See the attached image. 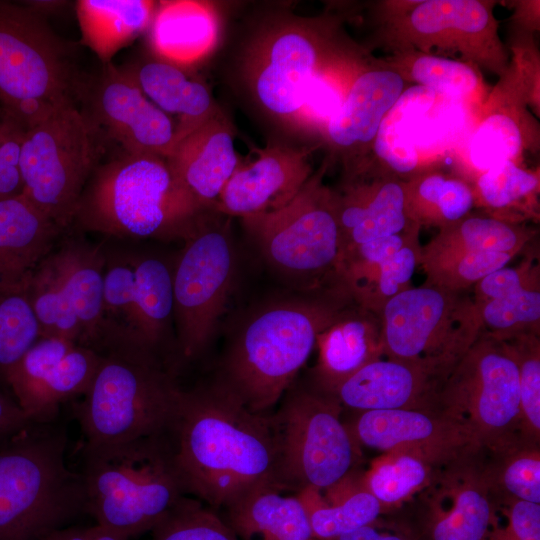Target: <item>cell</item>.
<instances>
[{
	"mask_svg": "<svg viewBox=\"0 0 540 540\" xmlns=\"http://www.w3.org/2000/svg\"><path fill=\"white\" fill-rule=\"evenodd\" d=\"M57 240L34 270L25 295L40 335L96 350L102 323L106 247L76 228Z\"/></svg>",
	"mask_w": 540,
	"mask_h": 540,
	"instance_id": "10",
	"label": "cell"
},
{
	"mask_svg": "<svg viewBox=\"0 0 540 540\" xmlns=\"http://www.w3.org/2000/svg\"><path fill=\"white\" fill-rule=\"evenodd\" d=\"M405 83L378 59L368 64L359 60L340 108L321 134L333 156L343 161L345 174L371 161L378 129L404 92Z\"/></svg>",
	"mask_w": 540,
	"mask_h": 540,
	"instance_id": "22",
	"label": "cell"
},
{
	"mask_svg": "<svg viewBox=\"0 0 540 540\" xmlns=\"http://www.w3.org/2000/svg\"><path fill=\"white\" fill-rule=\"evenodd\" d=\"M335 540H415L411 531L407 529L388 528L378 523L360 527L350 533L342 535Z\"/></svg>",
	"mask_w": 540,
	"mask_h": 540,
	"instance_id": "54",
	"label": "cell"
},
{
	"mask_svg": "<svg viewBox=\"0 0 540 540\" xmlns=\"http://www.w3.org/2000/svg\"><path fill=\"white\" fill-rule=\"evenodd\" d=\"M42 540H129L128 538L101 525L90 527L58 528Z\"/></svg>",
	"mask_w": 540,
	"mask_h": 540,
	"instance_id": "53",
	"label": "cell"
},
{
	"mask_svg": "<svg viewBox=\"0 0 540 540\" xmlns=\"http://www.w3.org/2000/svg\"><path fill=\"white\" fill-rule=\"evenodd\" d=\"M185 241L172 267L173 321L182 359H196L209 344L225 310L235 256L227 229L206 218Z\"/></svg>",
	"mask_w": 540,
	"mask_h": 540,
	"instance_id": "17",
	"label": "cell"
},
{
	"mask_svg": "<svg viewBox=\"0 0 540 540\" xmlns=\"http://www.w3.org/2000/svg\"><path fill=\"white\" fill-rule=\"evenodd\" d=\"M312 150L283 144L257 150L256 159L235 170L212 211L245 218L281 209L313 174Z\"/></svg>",
	"mask_w": 540,
	"mask_h": 540,
	"instance_id": "25",
	"label": "cell"
},
{
	"mask_svg": "<svg viewBox=\"0 0 540 540\" xmlns=\"http://www.w3.org/2000/svg\"><path fill=\"white\" fill-rule=\"evenodd\" d=\"M273 416L278 480L284 490L324 492L354 471L360 445L340 418L337 399L316 387L288 388Z\"/></svg>",
	"mask_w": 540,
	"mask_h": 540,
	"instance_id": "9",
	"label": "cell"
},
{
	"mask_svg": "<svg viewBox=\"0 0 540 540\" xmlns=\"http://www.w3.org/2000/svg\"><path fill=\"white\" fill-rule=\"evenodd\" d=\"M333 194L341 251L401 233L412 223L405 211L404 180L373 161L346 174Z\"/></svg>",
	"mask_w": 540,
	"mask_h": 540,
	"instance_id": "26",
	"label": "cell"
},
{
	"mask_svg": "<svg viewBox=\"0 0 540 540\" xmlns=\"http://www.w3.org/2000/svg\"><path fill=\"white\" fill-rule=\"evenodd\" d=\"M405 183L408 220L421 226L442 228L470 213L475 198L470 185L440 172L419 171Z\"/></svg>",
	"mask_w": 540,
	"mask_h": 540,
	"instance_id": "38",
	"label": "cell"
},
{
	"mask_svg": "<svg viewBox=\"0 0 540 540\" xmlns=\"http://www.w3.org/2000/svg\"><path fill=\"white\" fill-rule=\"evenodd\" d=\"M220 15L205 1H160L147 30L154 57L187 67L205 59L218 43Z\"/></svg>",
	"mask_w": 540,
	"mask_h": 540,
	"instance_id": "32",
	"label": "cell"
},
{
	"mask_svg": "<svg viewBox=\"0 0 540 540\" xmlns=\"http://www.w3.org/2000/svg\"><path fill=\"white\" fill-rule=\"evenodd\" d=\"M485 540H540V504L498 500Z\"/></svg>",
	"mask_w": 540,
	"mask_h": 540,
	"instance_id": "49",
	"label": "cell"
},
{
	"mask_svg": "<svg viewBox=\"0 0 540 540\" xmlns=\"http://www.w3.org/2000/svg\"><path fill=\"white\" fill-rule=\"evenodd\" d=\"M157 3L146 0H80L76 14L81 42L102 64L149 29Z\"/></svg>",
	"mask_w": 540,
	"mask_h": 540,
	"instance_id": "35",
	"label": "cell"
},
{
	"mask_svg": "<svg viewBox=\"0 0 540 540\" xmlns=\"http://www.w3.org/2000/svg\"><path fill=\"white\" fill-rule=\"evenodd\" d=\"M82 449L84 512L128 539L152 530L187 496L167 433Z\"/></svg>",
	"mask_w": 540,
	"mask_h": 540,
	"instance_id": "4",
	"label": "cell"
},
{
	"mask_svg": "<svg viewBox=\"0 0 540 540\" xmlns=\"http://www.w3.org/2000/svg\"><path fill=\"white\" fill-rule=\"evenodd\" d=\"M518 368L522 438L540 442V341L537 333H520L502 339Z\"/></svg>",
	"mask_w": 540,
	"mask_h": 540,
	"instance_id": "45",
	"label": "cell"
},
{
	"mask_svg": "<svg viewBox=\"0 0 540 540\" xmlns=\"http://www.w3.org/2000/svg\"><path fill=\"white\" fill-rule=\"evenodd\" d=\"M440 410L463 422L482 449L522 437L518 368L504 340L481 331L448 376Z\"/></svg>",
	"mask_w": 540,
	"mask_h": 540,
	"instance_id": "16",
	"label": "cell"
},
{
	"mask_svg": "<svg viewBox=\"0 0 540 540\" xmlns=\"http://www.w3.org/2000/svg\"><path fill=\"white\" fill-rule=\"evenodd\" d=\"M26 127L0 106V200L23 193L20 152Z\"/></svg>",
	"mask_w": 540,
	"mask_h": 540,
	"instance_id": "50",
	"label": "cell"
},
{
	"mask_svg": "<svg viewBox=\"0 0 540 540\" xmlns=\"http://www.w3.org/2000/svg\"><path fill=\"white\" fill-rule=\"evenodd\" d=\"M104 143L76 104L52 111L25 131L20 152L22 194L67 230L99 165Z\"/></svg>",
	"mask_w": 540,
	"mask_h": 540,
	"instance_id": "8",
	"label": "cell"
},
{
	"mask_svg": "<svg viewBox=\"0 0 540 540\" xmlns=\"http://www.w3.org/2000/svg\"><path fill=\"white\" fill-rule=\"evenodd\" d=\"M74 49L28 5L0 0V106L26 129L60 107L78 106L84 72Z\"/></svg>",
	"mask_w": 540,
	"mask_h": 540,
	"instance_id": "7",
	"label": "cell"
},
{
	"mask_svg": "<svg viewBox=\"0 0 540 540\" xmlns=\"http://www.w3.org/2000/svg\"><path fill=\"white\" fill-rule=\"evenodd\" d=\"M64 231L23 194L0 200V292L25 293Z\"/></svg>",
	"mask_w": 540,
	"mask_h": 540,
	"instance_id": "29",
	"label": "cell"
},
{
	"mask_svg": "<svg viewBox=\"0 0 540 540\" xmlns=\"http://www.w3.org/2000/svg\"><path fill=\"white\" fill-rule=\"evenodd\" d=\"M40 328L25 293L0 292V377L40 337Z\"/></svg>",
	"mask_w": 540,
	"mask_h": 540,
	"instance_id": "47",
	"label": "cell"
},
{
	"mask_svg": "<svg viewBox=\"0 0 540 540\" xmlns=\"http://www.w3.org/2000/svg\"><path fill=\"white\" fill-rule=\"evenodd\" d=\"M354 471L324 492L305 488L295 493L316 540H335L373 523L382 513L384 507L363 487L361 475Z\"/></svg>",
	"mask_w": 540,
	"mask_h": 540,
	"instance_id": "34",
	"label": "cell"
},
{
	"mask_svg": "<svg viewBox=\"0 0 540 540\" xmlns=\"http://www.w3.org/2000/svg\"><path fill=\"white\" fill-rule=\"evenodd\" d=\"M78 104L104 142L118 143L125 153L166 158L176 144L172 119L112 62L93 74L84 73Z\"/></svg>",
	"mask_w": 540,
	"mask_h": 540,
	"instance_id": "18",
	"label": "cell"
},
{
	"mask_svg": "<svg viewBox=\"0 0 540 540\" xmlns=\"http://www.w3.org/2000/svg\"><path fill=\"white\" fill-rule=\"evenodd\" d=\"M479 455L438 469L414 497L415 540H485L497 498L485 481Z\"/></svg>",
	"mask_w": 540,
	"mask_h": 540,
	"instance_id": "20",
	"label": "cell"
},
{
	"mask_svg": "<svg viewBox=\"0 0 540 540\" xmlns=\"http://www.w3.org/2000/svg\"><path fill=\"white\" fill-rule=\"evenodd\" d=\"M325 19L284 17L251 42L243 71L254 100L273 119L292 128L306 88L322 63L342 46Z\"/></svg>",
	"mask_w": 540,
	"mask_h": 540,
	"instance_id": "14",
	"label": "cell"
},
{
	"mask_svg": "<svg viewBox=\"0 0 540 540\" xmlns=\"http://www.w3.org/2000/svg\"><path fill=\"white\" fill-rule=\"evenodd\" d=\"M360 59L353 50L341 47L322 63L306 88L292 125L295 131L322 134L340 108Z\"/></svg>",
	"mask_w": 540,
	"mask_h": 540,
	"instance_id": "41",
	"label": "cell"
},
{
	"mask_svg": "<svg viewBox=\"0 0 540 540\" xmlns=\"http://www.w3.org/2000/svg\"><path fill=\"white\" fill-rule=\"evenodd\" d=\"M167 434L187 495L214 510L256 487L282 488L273 416L251 412L217 381L181 389Z\"/></svg>",
	"mask_w": 540,
	"mask_h": 540,
	"instance_id": "1",
	"label": "cell"
},
{
	"mask_svg": "<svg viewBox=\"0 0 540 540\" xmlns=\"http://www.w3.org/2000/svg\"><path fill=\"white\" fill-rule=\"evenodd\" d=\"M437 470L416 456L387 452L371 462L361 475V481L363 487L386 508L413 498Z\"/></svg>",
	"mask_w": 540,
	"mask_h": 540,
	"instance_id": "42",
	"label": "cell"
},
{
	"mask_svg": "<svg viewBox=\"0 0 540 540\" xmlns=\"http://www.w3.org/2000/svg\"><path fill=\"white\" fill-rule=\"evenodd\" d=\"M31 423L15 399L0 391V446Z\"/></svg>",
	"mask_w": 540,
	"mask_h": 540,
	"instance_id": "52",
	"label": "cell"
},
{
	"mask_svg": "<svg viewBox=\"0 0 540 540\" xmlns=\"http://www.w3.org/2000/svg\"><path fill=\"white\" fill-rule=\"evenodd\" d=\"M75 407L85 445H109L168 432L181 387L175 366L151 352L110 348Z\"/></svg>",
	"mask_w": 540,
	"mask_h": 540,
	"instance_id": "6",
	"label": "cell"
},
{
	"mask_svg": "<svg viewBox=\"0 0 540 540\" xmlns=\"http://www.w3.org/2000/svg\"><path fill=\"white\" fill-rule=\"evenodd\" d=\"M328 165L329 161L323 163L281 209L242 219L265 259L279 272L310 282L330 278L333 284L341 235L333 190L322 181Z\"/></svg>",
	"mask_w": 540,
	"mask_h": 540,
	"instance_id": "13",
	"label": "cell"
},
{
	"mask_svg": "<svg viewBox=\"0 0 540 540\" xmlns=\"http://www.w3.org/2000/svg\"><path fill=\"white\" fill-rule=\"evenodd\" d=\"M316 344L314 387L332 395L364 365L383 357L380 316L351 302L318 334Z\"/></svg>",
	"mask_w": 540,
	"mask_h": 540,
	"instance_id": "30",
	"label": "cell"
},
{
	"mask_svg": "<svg viewBox=\"0 0 540 540\" xmlns=\"http://www.w3.org/2000/svg\"><path fill=\"white\" fill-rule=\"evenodd\" d=\"M387 358L455 366L482 331L473 299L424 283L386 302L380 312Z\"/></svg>",
	"mask_w": 540,
	"mask_h": 540,
	"instance_id": "15",
	"label": "cell"
},
{
	"mask_svg": "<svg viewBox=\"0 0 540 540\" xmlns=\"http://www.w3.org/2000/svg\"><path fill=\"white\" fill-rule=\"evenodd\" d=\"M454 366L375 359L342 382L333 392L341 406L372 410H440V395Z\"/></svg>",
	"mask_w": 540,
	"mask_h": 540,
	"instance_id": "24",
	"label": "cell"
},
{
	"mask_svg": "<svg viewBox=\"0 0 540 540\" xmlns=\"http://www.w3.org/2000/svg\"><path fill=\"white\" fill-rule=\"evenodd\" d=\"M538 174L528 171L513 161L499 163L480 173L476 180L474 198L495 210L518 205L536 194Z\"/></svg>",
	"mask_w": 540,
	"mask_h": 540,
	"instance_id": "48",
	"label": "cell"
},
{
	"mask_svg": "<svg viewBox=\"0 0 540 540\" xmlns=\"http://www.w3.org/2000/svg\"><path fill=\"white\" fill-rule=\"evenodd\" d=\"M439 98L422 86L405 89L378 129L371 161L402 180L415 175L420 160L414 139L416 122Z\"/></svg>",
	"mask_w": 540,
	"mask_h": 540,
	"instance_id": "36",
	"label": "cell"
},
{
	"mask_svg": "<svg viewBox=\"0 0 540 540\" xmlns=\"http://www.w3.org/2000/svg\"><path fill=\"white\" fill-rule=\"evenodd\" d=\"M379 6V39L392 52L459 53L464 62L499 76L508 68L494 1H385Z\"/></svg>",
	"mask_w": 540,
	"mask_h": 540,
	"instance_id": "11",
	"label": "cell"
},
{
	"mask_svg": "<svg viewBox=\"0 0 540 540\" xmlns=\"http://www.w3.org/2000/svg\"><path fill=\"white\" fill-rule=\"evenodd\" d=\"M479 464L498 500L540 504L539 443L522 437L493 449H482Z\"/></svg>",
	"mask_w": 540,
	"mask_h": 540,
	"instance_id": "39",
	"label": "cell"
},
{
	"mask_svg": "<svg viewBox=\"0 0 540 540\" xmlns=\"http://www.w3.org/2000/svg\"><path fill=\"white\" fill-rule=\"evenodd\" d=\"M475 307L482 331L495 338L504 339L520 333L539 334V285Z\"/></svg>",
	"mask_w": 540,
	"mask_h": 540,
	"instance_id": "44",
	"label": "cell"
},
{
	"mask_svg": "<svg viewBox=\"0 0 540 540\" xmlns=\"http://www.w3.org/2000/svg\"><path fill=\"white\" fill-rule=\"evenodd\" d=\"M420 227L374 239L340 252L333 287L355 305L380 315L388 300L411 287L420 265Z\"/></svg>",
	"mask_w": 540,
	"mask_h": 540,
	"instance_id": "23",
	"label": "cell"
},
{
	"mask_svg": "<svg viewBox=\"0 0 540 540\" xmlns=\"http://www.w3.org/2000/svg\"><path fill=\"white\" fill-rule=\"evenodd\" d=\"M67 444V431L53 420L32 422L0 446V540H42L84 511Z\"/></svg>",
	"mask_w": 540,
	"mask_h": 540,
	"instance_id": "5",
	"label": "cell"
},
{
	"mask_svg": "<svg viewBox=\"0 0 540 540\" xmlns=\"http://www.w3.org/2000/svg\"><path fill=\"white\" fill-rule=\"evenodd\" d=\"M351 303L326 296L274 302L255 313L229 348L215 380L248 410L269 414L306 363L318 334Z\"/></svg>",
	"mask_w": 540,
	"mask_h": 540,
	"instance_id": "3",
	"label": "cell"
},
{
	"mask_svg": "<svg viewBox=\"0 0 540 540\" xmlns=\"http://www.w3.org/2000/svg\"><path fill=\"white\" fill-rule=\"evenodd\" d=\"M172 321V267L153 255L106 248L103 314L96 350H142L175 365L166 350Z\"/></svg>",
	"mask_w": 540,
	"mask_h": 540,
	"instance_id": "12",
	"label": "cell"
},
{
	"mask_svg": "<svg viewBox=\"0 0 540 540\" xmlns=\"http://www.w3.org/2000/svg\"><path fill=\"white\" fill-rule=\"evenodd\" d=\"M120 67L172 119L176 144L220 111L207 86L177 65L152 56Z\"/></svg>",
	"mask_w": 540,
	"mask_h": 540,
	"instance_id": "31",
	"label": "cell"
},
{
	"mask_svg": "<svg viewBox=\"0 0 540 540\" xmlns=\"http://www.w3.org/2000/svg\"><path fill=\"white\" fill-rule=\"evenodd\" d=\"M206 212L177 180L166 158L123 152L92 173L72 227L122 240H185Z\"/></svg>",
	"mask_w": 540,
	"mask_h": 540,
	"instance_id": "2",
	"label": "cell"
},
{
	"mask_svg": "<svg viewBox=\"0 0 540 540\" xmlns=\"http://www.w3.org/2000/svg\"><path fill=\"white\" fill-rule=\"evenodd\" d=\"M534 285H539V269L529 258L518 267H502L482 278L474 285L473 302L479 305Z\"/></svg>",
	"mask_w": 540,
	"mask_h": 540,
	"instance_id": "51",
	"label": "cell"
},
{
	"mask_svg": "<svg viewBox=\"0 0 540 540\" xmlns=\"http://www.w3.org/2000/svg\"><path fill=\"white\" fill-rule=\"evenodd\" d=\"M378 60L396 71L405 82L425 87L446 99L477 101L484 94L478 68L464 61L415 50L393 51Z\"/></svg>",
	"mask_w": 540,
	"mask_h": 540,
	"instance_id": "37",
	"label": "cell"
},
{
	"mask_svg": "<svg viewBox=\"0 0 540 540\" xmlns=\"http://www.w3.org/2000/svg\"><path fill=\"white\" fill-rule=\"evenodd\" d=\"M282 488L251 489L222 508L224 521L239 540H316L303 505Z\"/></svg>",
	"mask_w": 540,
	"mask_h": 540,
	"instance_id": "33",
	"label": "cell"
},
{
	"mask_svg": "<svg viewBox=\"0 0 540 540\" xmlns=\"http://www.w3.org/2000/svg\"><path fill=\"white\" fill-rule=\"evenodd\" d=\"M151 531L152 540H239L213 508L187 496Z\"/></svg>",
	"mask_w": 540,
	"mask_h": 540,
	"instance_id": "46",
	"label": "cell"
},
{
	"mask_svg": "<svg viewBox=\"0 0 540 540\" xmlns=\"http://www.w3.org/2000/svg\"><path fill=\"white\" fill-rule=\"evenodd\" d=\"M177 180L204 211H212L240 165L234 132L220 110L179 141L166 157Z\"/></svg>",
	"mask_w": 540,
	"mask_h": 540,
	"instance_id": "27",
	"label": "cell"
},
{
	"mask_svg": "<svg viewBox=\"0 0 540 540\" xmlns=\"http://www.w3.org/2000/svg\"><path fill=\"white\" fill-rule=\"evenodd\" d=\"M515 255L502 252L456 251L422 254L426 284L464 292L488 274L505 267Z\"/></svg>",
	"mask_w": 540,
	"mask_h": 540,
	"instance_id": "43",
	"label": "cell"
},
{
	"mask_svg": "<svg viewBox=\"0 0 540 540\" xmlns=\"http://www.w3.org/2000/svg\"><path fill=\"white\" fill-rule=\"evenodd\" d=\"M500 77L468 144L469 160L480 172L505 161L516 162L530 138L529 90L509 72Z\"/></svg>",
	"mask_w": 540,
	"mask_h": 540,
	"instance_id": "28",
	"label": "cell"
},
{
	"mask_svg": "<svg viewBox=\"0 0 540 540\" xmlns=\"http://www.w3.org/2000/svg\"><path fill=\"white\" fill-rule=\"evenodd\" d=\"M100 359L89 346L40 336L3 381L30 421L50 422L62 403L86 393Z\"/></svg>",
	"mask_w": 540,
	"mask_h": 540,
	"instance_id": "19",
	"label": "cell"
},
{
	"mask_svg": "<svg viewBox=\"0 0 540 540\" xmlns=\"http://www.w3.org/2000/svg\"><path fill=\"white\" fill-rule=\"evenodd\" d=\"M532 235L527 228L503 218L469 213L440 228L438 234L421 248V253L471 251L516 255L528 244Z\"/></svg>",
	"mask_w": 540,
	"mask_h": 540,
	"instance_id": "40",
	"label": "cell"
},
{
	"mask_svg": "<svg viewBox=\"0 0 540 540\" xmlns=\"http://www.w3.org/2000/svg\"><path fill=\"white\" fill-rule=\"evenodd\" d=\"M346 424L359 445L416 456L439 469L478 455L473 432L442 410H372Z\"/></svg>",
	"mask_w": 540,
	"mask_h": 540,
	"instance_id": "21",
	"label": "cell"
}]
</instances>
